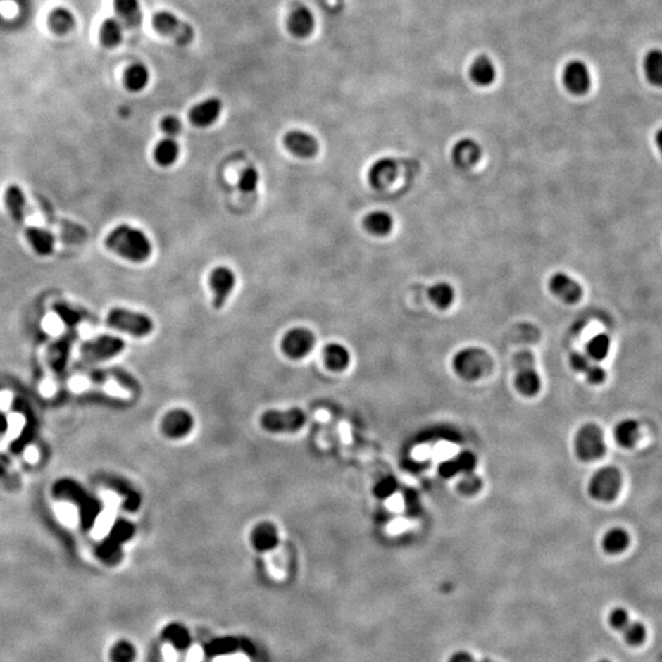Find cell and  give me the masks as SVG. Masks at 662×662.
<instances>
[{
	"label": "cell",
	"mask_w": 662,
	"mask_h": 662,
	"mask_svg": "<svg viewBox=\"0 0 662 662\" xmlns=\"http://www.w3.org/2000/svg\"><path fill=\"white\" fill-rule=\"evenodd\" d=\"M563 84L573 95H585L592 86V75L585 63L573 61L563 70Z\"/></svg>",
	"instance_id": "cell-12"
},
{
	"label": "cell",
	"mask_w": 662,
	"mask_h": 662,
	"mask_svg": "<svg viewBox=\"0 0 662 662\" xmlns=\"http://www.w3.org/2000/svg\"><path fill=\"white\" fill-rule=\"evenodd\" d=\"M324 360L327 367L331 370L340 372L349 367L351 356L345 346L332 342L324 349Z\"/></svg>",
	"instance_id": "cell-30"
},
{
	"label": "cell",
	"mask_w": 662,
	"mask_h": 662,
	"mask_svg": "<svg viewBox=\"0 0 662 662\" xmlns=\"http://www.w3.org/2000/svg\"><path fill=\"white\" fill-rule=\"evenodd\" d=\"M610 336L605 334V332H601V334H597L589 340L585 354L592 361L600 362V361L605 360L607 357L608 352H610Z\"/></svg>",
	"instance_id": "cell-37"
},
{
	"label": "cell",
	"mask_w": 662,
	"mask_h": 662,
	"mask_svg": "<svg viewBox=\"0 0 662 662\" xmlns=\"http://www.w3.org/2000/svg\"><path fill=\"white\" fill-rule=\"evenodd\" d=\"M107 325L137 337L147 336L154 330V322L145 313L132 312L119 307L109 311Z\"/></svg>",
	"instance_id": "cell-2"
},
{
	"label": "cell",
	"mask_w": 662,
	"mask_h": 662,
	"mask_svg": "<svg viewBox=\"0 0 662 662\" xmlns=\"http://www.w3.org/2000/svg\"><path fill=\"white\" fill-rule=\"evenodd\" d=\"M239 647L238 640L235 638H218L213 640L211 643L208 644L206 647V653L211 656H218V655H226V654L236 651Z\"/></svg>",
	"instance_id": "cell-40"
},
{
	"label": "cell",
	"mask_w": 662,
	"mask_h": 662,
	"mask_svg": "<svg viewBox=\"0 0 662 662\" xmlns=\"http://www.w3.org/2000/svg\"><path fill=\"white\" fill-rule=\"evenodd\" d=\"M123 39L122 23L115 18L104 20L99 27V42L106 48L118 47Z\"/></svg>",
	"instance_id": "cell-28"
},
{
	"label": "cell",
	"mask_w": 662,
	"mask_h": 662,
	"mask_svg": "<svg viewBox=\"0 0 662 662\" xmlns=\"http://www.w3.org/2000/svg\"><path fill=\"white\" fill-rule=\"evenodd\" d=\"M480 486H481L480 478L473 475V473H470V475H468L466 477L463 478L461 483H460V489H461V492L470 494V493L477 491Z\"/></svg>",
	"instance_id": "cell-47"
},
{
	"label": "cell",
	"mask_w": 662,
	"mask_h": 662,
	"mask_svg": "<svg viewBox=\"0 0 662 662\" xmlns=\"http://www.w3.org/2000/svg\"><path fill=\"white\" fill-rule=\"evenodd\" d=\"M193 425H194V421L189 412L175 410L166 417L163 421V430L166 435L170 437L180 438V437L188 435L193 428Z\"/></svg>",
	"instance_id": "cell-22"
},
{
	"label": "cell",
	"mask_w": 662,
	"mask_h": 662,
	"mask_svg": "<svg viewBox=\"0 0 662 662\" xmlns=\"http://www.w3.org/2000/svg\"><path fill=\"white\" fill-rule=\"evenodd\" d=\"M514 362H516V369L514 385L518 393H520L523 396H535L541 388V378L535 367V357L532 352L529 350L519 351L516 354Z\"/></svg>",
	"instance_id": "cell-4"
},
{
	"label": "cell",
	"mask_w": 662,
	"mask_h": 662,
	"mask_svg": "<svg viewBox=\"0 0 662 662\" xmlns=\"http://www.w3.org/2000/svg\"><path fill=\"white\" fill-rule=\"evenodd\" d=\"M5 208L9 213L10 218L19 227L26 226V198L24 192L18 185H11L4 193Z\"/></svg>",
	"instance_id": "cell-19"
},
{
	"label": "cell",
	"mask_w": 662,
	"mask_h": 662,
	"mask_svg": "<svg viewBox=\"0 0 662 662\" xmlns=\"http://www.w3.org/2000/svg\"><path fill=\"white\" fill-rule=\"evenodd\" d=\"M48 26L56 35H66L75 27V18L66 8H56L48 15Z\"/></svg>",
	"instance_id": "cell-29"
},
{
	"label": "cell",
	"mask_w": 662,
	"mask_h": 662,
	"mask_svg": "<svg viewBox=\"0 0 662 662\" xmlns=\"http://www.w3.org/2000/svg\"><path fill=\"white\" fill-rule=\"evenodd\" d=\"M208 284L213 292V307L221 309L236 286V275L227 266H218L211 271Z\"/></svg>",
	"instance_id": "cell-11"
},
{
	"label": "cell",
	"mask_w": 662,
	"mask_h": 662,
	"mask_svg": "<svg viewBox=\"0 0 662 662\" xmlns=\"http://www.w3.org/2000/svg\"><path fill=\"white\" fill-rule=\"evenodd\" d=\"M450 662H473V656H470L468 654H458V655H454L453 658L450 660Z\"/></svg>",
	"instance_id": "cell-48"
},
{
	"label": "cell",
	"mask_w": 662,
	"mask_h": 662,
	"mask_svg": "<svg viewBox=\"0 0 662 662\" xmlns=\"http://www.w3.org/2000/svg\"><path fill=\"white\" fill-rule=\"evenodd\" d=\"M316 345V336L306 327H294L287 331L281 341V349L285 355L299 360L312 352Z\"/></svg>",
	"instance_id": "cell-9"
},
{
	"label": "cell",
	"mask_w": 662,
	"mask_h": 662,
	"mask_svg": "<svg viewBox=\"0 0 662 662\" xmlns=\"http://www.w3.org/2000/svg\"><path fill=\"white\" fill-rule=\"evenodd\" d=\"M569 363L574 370L584 374L590 384L600 385L606 380L605 369L584 352H573L569 358Z\"/></svg>",
	"instance_id": "cell-18"
},
{
	"label": "cell",
	"mask_w": 662,
	"mask_h": 662,
	"mask_svg": "<svg viewBox=\"0 0 662 662\" xmlns=\"http://www.w3.org/2000/svg\"><path fill=\"white\" fill-rule=\"evenodd\" d=\"M284 144L289 151L302 158H312L319 151V142L316 137L303 130H291L286 132Z\"/></svg>",
	"instance_id": "cell-13"
},
{
	"label": "cell",
	"mask_w": 662,
	"mask_h": 662,
	"mask_svg": "<svg viewBox=\"0 0 662 662\" xmlns=\"http://www.w3.org/2000/svg\"><path fill=\"white\" fill-rule=\"evenodd\" d=\"M180 156V145L175 142V137H166L157 142L154 150V160L157 165L162 167H168L173 165Z\"/></svg>",
	"instance_id": "cell-27"
},
{
	"label": "cell",
	"mask_w": 662,
	"mask_h": 662,
	"mask_svg": "<svg viewBox=\"0 0 662 662\" xmlns=\"http://www.w3.org/2000/svg\"><path fill=\"white\" fill-rule=\"evenodd\" d=\"M53 311L57 313L58 317L61 318L64 324L68 327H74L80 322V314L76 312L74 308L66 304V303H56L53 304Z\"/></svg>",
	"instance_id": "cell-42"
},
{
	"label": "cell",
	"mask_w": 662,
	"mask_h": 662,
	"mask_svg": "<svg viewBox=\"0 0 662 662\" xmlns=\"http://www.w3.org/2000/svg\"><path fill=\"white\" fill-rule=\"evenodd\" d=\"M574 446H575L577 458L582 461L600 459L606 451L604 433L600 427L592 423H587L585 426H582L580 430H577Z\"/></svg>",
	"instance_id": "cell-6"
},
{
	"label": "cell",
	"mask_w": 662,
	"mask_h": 662,
	"mask_svg": "<svg viewBox=\"0 0 662 662\" xmlns=\"http://www.w3.org/2000/svg\"><path fill=\"white\" fill-rule=\"evenodd\" d=\"M475 466V458L471 453H463L454 460H450L440 466V473L444 477H451L455 473H460L461 470L466 473H471Z\"/></svg>",
	"instance_id": "cell-36"
},
{
	"label": "cell",
	"mask_w": 662,
	"mask_h": 662,
	"mask_svg": "<svg viewBox=\"0 0 662 662\" xmlns=\"http://www.w3.org/2000/svg\"><path fill=\"white\" fill-rule=\"evenodd\" d=\"M470 75L475 84L478 86H488L496 80V66L492 61L486 56H480L473 61L470 68Z\"/></svg>",
	"instance_id": "cell-25"
},
{
	"label": "cell",
	"mask_w": 662,
	"mask_h": 662,
	"mask_svg": "<svg viewBox=\"0 0 662 662\" xmlns=\"http://www.w3.org/2000/svg\"><path fill=\"white\" fill-rule=\"evenodd\" d=\"M615 438L620 446L632 448L639 438V426L633 420H625L617 425Z\"/></svg>",
	"instance_id": "cell-34"
},
{
	"label": "cell",
	"mask_w": 662,
	"mask_h": 662,
	"mask_svg": "<svg viewBox=\"0 0 662 662\" xmlns=\"http://www.w3.org/2000/svg\"><path fill=\"white\" fill-rule=\"evenodd\" d=\"M549 289L556 297L568 304L579 302L582 296L580 284L566 273H556L551 276Z\"/></svg>",
	"instance_id": "cell-14"
},
{
	"label": "cell",
	"mask_w": 662,
	"mask_h": 662,
	"mask_svg": "<svg viewBox=\"0 0 662 662\" xmlns=\"http://www.w3.org/2000/svg\"><path fill=\"white\" fill-rule=\"evenodd\" d=\"M135 656L137 651L134 645L125 640L115 644L111 651V658L113 662H132L135 660Z\"/></svg>",
	"instance_id": "cell-41"
},
{
	"label": "cell",
	"mask_w": 662,
	"mask_h": 662,
	"mask_svg": "<svg viewBox=\"0 0 662 662\" xmlns=\"http://www.w3.org/2000/svg\"><path fill=\"white\" fill-rule=\"evenodd\" d=\"M622 488V475L618 468L606 466L592 476L589 483L590 496L599 501H615Z\"/></svg>",
	"instance_id": "cell-5"
},
{
	"label": "cell",
	"mask_w": 662,
	"mask_h": 662,
	"mask_svg": "<svg viewBox=\"0 0 662 662\" xmlns=\"http://www.w3.org/2000/svg\"><path fill=\"white\" fill-rule=\"evenodd\" d=\"M150 80V73L142 63H135L129 66L124 73V84L132 92H140L146 87Z\"/></svg>",
	"instance_id": "cell-31"
},
{
	"label": "cell",
	"mask_w": 662,
	"mask_h": 662,
	"mask_svg": "<svg viewBox=\"0 0 662 662\" xmlns=\"http://www.w3.org/2000/svg\"><path fill=\"white\" fill-rule=\"evenodd\" d=\"M625 642L630 647H640L647 640V628L640 622H629V625L623 630Z\"/></svg>",
	"instance_id": "cell-39"
},
{
	"label": "cell",
	"mask_w": 662,
	"mask_h": 662,
	"mask_svg": "<svg viewBox=\"0 0 662 662\" xmlns=\"http://www.w3.org/2000/svg\"><path fill=\"white\" fill-rule=\"evenodd\" d=\"M306 423V415L299 408L286 411L270 410L261 416V426L271 433H294Z\"/></svg>",
	"instance_id": "cell-8"
},
{
	"label": "cell",
	"mask_w": 662,
	"mask_h": 662,
	"mask_svg": "<svg viewBox=\"0 0 662 662\" xmlns=\"http://www.w3.org/2000/svg\"><path fill=\"white\" fill-rule=\"evenodd\" d=\"M363 226L374 236L384 237L389 235L394 227V220L390 213L383 210H375L369 213L363 220Z\"/></svg>",
	"instance_id": "cell-26"
},
{
	"label": "cell",
	"mask_w": 662,
	"mask_h": 662,
	"mask_svg": "<svg viewBox=\"0 0 662 662\" xmlns=\"http://www.w3.org/2000/svg\"><path fill=\"white\" fill-rule=\"evenodd\" d=\"M152 25L157 32L175 39L180 46H187L194 39V29L170 11H158L154 15Z\"/></svg>",
	"instance_id": "cell-7"
},
{
	"label": "cell",
	"mask_w": 662,
	"mask_h": 662,
	"mask_svg": "<svg viewBox=\"0 0 662 662\" xmlns=\"http://www.w3.org/2000/svg\"><path fill=\"white\" fill-rule=\"evenodd\" d=\"M492 364V360L486 351L480 347H465L454 356L453 367L458 375L463 379H476L482 377Z\"/></svg>",
	"instance_id": "cell-3"
},
{
	"label": "cell",
	"mask_w": 662,
	"mask_h": 662,
	"mask_svg": "<svg viewBox=\"0 0 662 662\" xmlns=\"http://www.w3.org/2000/svg\"><path fill=\"white\" fill-rule=\"evenodd\" d=\"M599 662H611V661H608V660H601V661H599Z\"/></svg>",
	"instance_id": "cell-49"
},
{
	"label": "cell",
	"mask_w": 662,
	"mask_h": 662,
	"mask_svg": "<svg viewBox=\"0 0 662 662\" xmlns=\"http://www.w3.org/2000/svg\"><path fill=\"white\" fill-rule=\"evenodd\" d=\"M114 9L120 19L130 29H139L142 21L139 0H113Z\"/></svg>",
	"instance_id": "cell-23"
},
{
	"label": "cell",
	"mask_w": 662,
	"mask_h": 662,
	"mask_svg": "<svg viewBox=\"0 0 662 662\" xmlns=\"http://www.w3.org/2000/svg\"><path fill=\"white\" fill-rule=\"evenodd\" d=\"M221 112L223 102L216 97H210L200 104H195L194 107L190 109L188 118L190 123L194 124L195 127L206 128L218 120Z\"/></svg>",
	"instance_id": "cell-17"
},
{
	"label": "cell",
	"mask_w": 662,
	"mask_h": 662,
	"mask_svg": "<svg viewBox=\"0 0 662 662\" xmlns=\"http://www.w3.org/2000/svg\"><path fill=\"white\" fill-rule=\"evenodd\" d=\"M259 180H261V177H259V172L256 170V168L246 167V170H243L241 175H239L238 188L243 193H251V192L256 189Z\"/></svg>",
	"instance_id": "cell-43"
},
{
	"label": "cell",
	"mask_w": 662,
	"mask_h": 662,
	"mask_svg": "<svg viewBox=\"0 0 662 662\" xmlns=\"http://www.w3.org/2000/svg\"><path fill=\"white\" fill-rule=\"evenodd\" d=\"M104 246L114 254L132 263L146 261L152 253L149 237L142 230L125 223L109 232L104 239Z\"/></svg>",
	"instance_id": "cell-1"
},
{
	"label": "cell",
	"mask_w": 662,
	"mask_h": 662,
	"mask_svg": "<svg viewBox=\"0 0 662 662\" xmlns=\"http://www.w3.org/2000/svg\"><path fill=\"white\" fill-rule=\"evenodd\" d=\"M162 638L165 639L166 642L172 644L178 650L188 648L192 640L189 632L185 629V627L178 623L167 625L162 632Z\"/></svg>",
	"instance_id": "cell-35"
},
{
	"label": "cell",
	"mask_w": 662,
	"mask_h": 662,
	"mask_svg": "<svg viewBox=\"0 0 662 662\" xmlns=\"http://www.w3.org/2000/svg\"><path fill=\"white\" fill-rule=\"evenodd\" d=\"M397 163L392 157H382L370 166L368 172L369 185L377 190H384L396 180Z\"/></svg>",
	"instance_id": "cell-16"
},
{
	"label": "cell",
	"mask_w": 662,
	"mask_h": 662,
	"mask_svg": "<svg viewBox=\"0 0 662 662\" xmlns=\"http://www.w3.org/2000/svg\"><path fill=\"white\" fill-rule=\"evenodd\" d=\"M629 535L625 529L613 527L608 530L602 539V549L610 554H622L629 546Z\"/></svg>",
	"instance_id": "cell-32"
},
{
	"label": "cell",
	"mask_w": 662,
	"mask_h": 662,
	"mask_svg": "<svg viewBox=\"0 0 662 662\" xmlns=\"http://www.w3.org/2000/svg\"><path fill=\"white\" fill-rule=\"evenodd\" d=\"M23 231L30 246L37 253L38 256H47L52 254L54 251V236L51 232L44 228L27 226V225L23 228Z\"/></svg>",
	"instance_id": "cell-21"
},
{
	"label": "cell",
	"mask_w": 662,
	"mask_h": 662,
	"mask_svg": "<svg viewBox=\"0 0 662 662\" xmlns=\"http://www.w3.org/2000/svg\"><path fill=\"white\" fill-rule=\"evenodd\" d=\"M397 482L396 480L394 477H384L383 480H380L375 487H374V493L375 496H379V498H388V496H392L395 491H396Z\"/></svg>",
	"instance_id": "cell-46"
},
{
	"label": "cell",
	"mask_w": 662,
	"mask_h": 662,
	"mask_svg": "<svg viewBox=\"0 0 662 662\" xmlns=\"http://www.w3.org/2000/svg\"><path fill=\"white\" fill-rule=\"evenodd\" d=\"M289 32L294 37L306 38L311 36L316 27V19L312 11L306 6H298L289 14L287 20Z\"/></svg>",
	"instance_id": "cell-20"
},
{
	"label": "cell",
	"mask_w": 662,
	"mask_h": 662,
	"mask_svg": "<svg viewBox=\"0 0 662 662\" xmlns=\"http://www.w3.org/2000/svg\"><path fill=\"white\" fill-rule=\"evenodd\" d=\"M482 155L477 142L470 137L460 139L451 149V161L460 170H470L476 165Z\"/></svg>",
	"instance_id": "cell-15"
},
{
	"label": "cell",
	"mask_w": 662,
	"mask_h": 662,
	"mask_svg": "<svg viewBox=\"0 0 662 662\" xmlns=\"http://www.w3.org/2000/svg\"><path fill=\"white\" fill-rule=\"evenodd\" d=\"M454 289L448 282L440 281V282L432 285L428 289V298H430V302L433 303L435 307L439 308V309L449 308L453 301H454Z\"/></svg>",
	"instance_id": "cell-33"
},
{
	"label": "cell",
	"mask_w": 662,
	"mask_h": 662,
	"mask_svg": "<svg viewBox=\"0 0 662 662\" xmlns=\"http://www.w3.org/2000/svg\"><path fill=\"white\" fill-rule=\"evenodd\" d=\"M645 74L648 80L655 86L662 84V53L658 49L649 52L645 58Z\"/></svg>",
	"instance_id": "cell-38"
},
{
	"label": "cell",
	"mask_w": 662,
	"mask_h": 662,
	"mask_svg": "<svg viewBox=\"0 0 662 662\" xmlns=\"http://www.w3.org/2000/svg\"><path fill=\"white\" fill-rule=\"evenodd\" d=\"M124 344L122 339L115 336H99L81 346V355L87 360H107L118 355L123 350Z\"/></svg>",
	"instance_id": "cell-10"
},
{
	"label": "cell",
	"mask_w": 662,
	"mask_h": 662,
	"mask_svg": "<svg viewBox=\"0 0 662 662\" xmlns=\"http://www.w3.org/2000/svg\"><path fill=\"white\" fill-rule=\"evenodd\" d=\"M160 129L166 137H175L182 132V123L175 115H166L160 122Z\"/></svg>",
	"instance_id": "cell-45"
},
{
	"label": "cell",
	"mask_w": 662,
	"mask_h": 662,
	"mask_svg": "<svg viewBox=\"0 0 662 662\" xmlns=\"http://www.w3.org/2000/svg\"><path fill=\"white\" fill-rule=\"evenodd\" d=\"M251 542L261 552H268L274 549L279 544L277 529L270 523L259 524L251 534Z\"/></svg>",
	"instance_id": "cell-24"
},
{
	"label": "cell",
	"mask_w": 662,
	"mask_h": 662,
	"mask_svg": "<svg viewBox=\"0 0 662 662\" xmlns=\"http://www.w3.org/2000/svg\"><path fill=\"white\" fill-rule=\"evenodd\" d=\"M629 622L630 620H629L628 611L623 607H616L608 615V623L616 630L622 632L629 625Z\"/></svg>",
	"instance_id": "cell-44"
}]
</instances>
